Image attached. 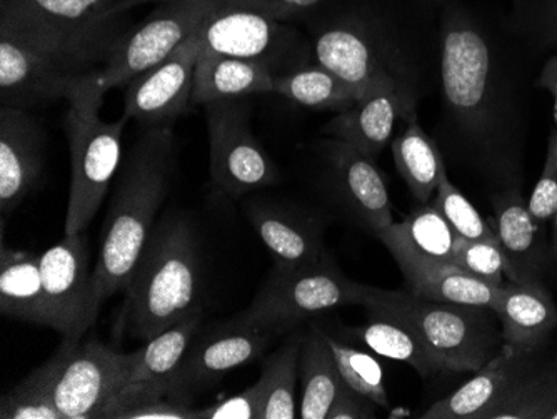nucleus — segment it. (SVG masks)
Wrapping results in <instances>:
<instances>
[{"label": "nucleus", "mask_w": 557, "mask_h": 419, "mask_svg": "<svg viewBox=\"0 0 557 419\" xmlns=\"http://www.w3.org/2000/svg\"><path fill=\"white\" fill-rule=\"evenodd\" d=\"M347 333L366 344L375 355L411 366L419 377L431 378L444 371L440 359L419 336L418 331L399 319L369 315L364 326L352 328Z\"/></svg>", "instance_id": "nucleus-30"}, {"label": "nucleus", "mask_w": 557, "mask_h": 419, "mask_svg": "<svg viewBox=\"0 0 557 419\" xmlns=\"http://www.w3.org/2000/svg\"><path fill=\"white\" fill-rule=\"evenodd\" d=\"M277 336L278 331L250 321L243 312L197 333L172 378L168 398L193 405L233 369L258 359Z\"/></svg>", "instance_id": "nucleus-10"}, {"label": "nucleus", "mask_w": 557, "mask_h": 419, "mask_svg": "<svg viewBox=\"0 0 557 419\" xmlns=\"http://www.w3.org/2000/svg\"><path fill=\"white\" fill-rule=\"evenodd\" d=\"M540 352H522L504 344L500 352L475 371L474 377L447 398L434 403L424 419H487L490 412L508 398Z\"/></svg>", "instance_id": "nucleus-17"}, {"label": "nucleus", "mask_w": 557, "mask_h": 419, "mask_svg": "<svg viewBox=\"0 0 557 419\" xmlns=\"http://www.w3.org/2000/svg\"><path fill=\"white\" fill-rule=\"evenodd\" d=\"M393 158L412 196L425 205L437 189L444 161L433 140L419 127L416 118L409 119L406 130L394 137Z\"/></svg>", "instance_id": "nucleus-33"}, {"label": "nucleus", "mask_w": 557, "mask_h": 419, "mask_svg": "<svg viewBox=\"0 0 557 419\" xmlns=\"http://www.w3.org/2000/svg\"><path fill=\"white\" fill-rule=\"evenodd\" d=\"M259 412H261V387L256 381L243 393L199 409V419H259Z\"/></svg>", "instance_id": "nucleus-41"}, {"label": "nucleus", "mask_w": 557, "mask_h": 419, "mask_svg": "<svg viewBox=\"0 0 557 419\" xmlns=\"http://www.w3.org/2000/svg\"><path fill=\"white\" fill-rule=\"evenodd\" d=\"M299 380L302 386L300 418L327 419L329 409L344 387L336 356L329 346L325 331L311 324L304 336L299 359Z\"/></svg>", "instance_id": "nucleus-28"}, {"label": "nucleus", "mask_w": 557, "mask_h": 419, "mask_svg": "<svg viewBox=\"0 0 557 419\" xmlns=\"http://www.w3.org/2000/svg\"><path fill=\"white\" fill-rule=\"evenodd\" d=\"M377 412V405L364 394L344 384L336 402L327 412V419H372Z\"/></svg>", "instance_id": "nucleus-43"}, {"label": "nucleus", "mask_w": 557, "mask_h": 419, "mask_svg": "<svg viewBox=\"0 0 557 419\" xmlns=\"http://www.w3.org/2000/svg\"><path fill=\"white\" fill-rule=\"evenodd\" d=\"M0 312L22 323L49 328L44 299L40 255L9 249L0 251Z\"/></svg>", "instance_id": "nucleus-27"}, {"label": "nucleus", "mask_w": 557, "mask_h": 419, "mask_svg": "<svg viewBox=\"0 0 557 419\" xmlns=\"http://www.w3.org/2000/svg\"><path fill=\"white\" fill-rule=\"evenodd\" d=\"M58 358L47 359L0 399L2 419H62L54 399Z\"/></svg>", "instance_id": "nucleus-35"}, {"label": "nucleus", "mask_w": 557, "mask_h": 419, "mask_svg": "<svg viewBox=\"0 0 557 419\" xmlns=\"http://www.w3.org/2000/svg\"><path fill=\"white\" fill-rule=\"evenodd\" d=\"M54 399L62 419L102 418L133 371L136 352L119 353L97 337H62Z\"/></svg>", "instance_id": "nucleus-7"}, {"label": "nucleus", "mask_w": 557, "mask_h": 419, "mask_svg": "<svg viewBox=\"0 0 557 419\" xmlns=\"http://www.w3.org/2000/svg\"><path fill=\"white\" fill-rule=\"evenodd\" d=\"M247 214L278 271L311 268L327 261L321 230L315 224L274 206H252Z\"/></svg>", "instance_id": "nucleus-25"}, {"label": "nucleus", "mask_w": 557, "mask_h": 419, "mask_svg": "<svg viewBox=\"0 0 557 419\" xmlns=\"http://www.w3.org/2000/svg\"><path fill=\"white\" fill-rule=\"evenodd\" d=\"M146 2H159V0H121L114 8V14H127L131 9ZM190 2L206 9L256 12V14L283 22L309 11L321 0H190Z\"/></svg>", "instance_id": "nucleus-39"}, {"label": "nucleus", "mask_w": 557, "mask_h": 419, "mask_svg": "<svg viewBox=\"0 0 557 419\" xmlns=\"http://www.w3.org/2000/svg\"><path fill=\"white\" fill-rule=\"evenodd\" d=\"M121 0H0V30H8L50 56L96 71L133 27L114 14Z\"/></svg>", "instance_id": "nucleus-3"}, {"label": "nucleus", "mask_w": 557, "mask_h": 419, "mask_svg": "<svg viewBox=\"0 0 557 419\" xmlns=\"http://www.w3.org/2000/svg\"><path fill=\"white\" fill-rule=\"evenodd\" d=\"M172 127L140 134L122 159L102 226L99 258L92 269L94 293L100 308L115 293H124L137 259L156 226L175 168Z\"/></svg>", "instance_id": "nucleus-1"}, {"label": "nucleus", "mask_w": 557, "mask_h": 419, "mask_svg": "<svg viewBox=\"0 0 557 419\" xmlns=\"http://www.w3.org/2000/svg\"><path fill=\"white\" fill-rule=\"evenodd\" d=\"M409 291L429 301L496 309L500 287L490 286L453 262L428 261L406 252H391Z\"/></svg>", "instance_id": "nucleus-24"}, {"label": "nucleus", "mask_w": 557, "mask_h": 419, "mask_svg": "<svg viewBox=\"0 0 557 419\" xmlns=\"http://www.w3.org/2000/svg\"><path fill=\"white\" fill-rule=\"evenodd\" d=\"M325 337L336 356L344 383L354 391L364 394L366 398L372 399L381 408H389L384 369L379 365L377 359L361 349L350 348L347 344L339 343L331 337V334L325 333Z\"/></svg>", "instance_id": "nucleus-36"}, {"label": "nucleus", "mask_w": 557, "mask_h": 419, "mask_svg": "<svg viewBox=\"0 0 557 419\" xmlns=\"http://www.w3.org/2000/svg\"><path fill=\"white\" fill-rule=\"evenodd\" d=\"M274 72L261 62L212 54L200 49L194 77L193 106L272 94Z\"/></svg>", "instance_id": "nucleus-26"}, {"label": "nucleus", "mask_w": 557, "mask_h": 419, "mask_svg": "<svg viewBox=\"0 0 557 419\" xmlns=\"http://www.w3.org/2000/svg\"><path fill=\"white\" fill-rule=\"evenodd\" d=\"M389 252H406L428 261L453 262L458 234L434 206L421 205L403 223L375 234Z\"/></svg>", "instance_id": "nucleus-29"}, {"label": "nucleus", "mask_w": 557, "mask_h": 419, "mask_svg": "<svg viewBox=\"0 0 557 419\" xmlns=\"http://www.w3.org/2000/svg\"><path fill=\"white\" fill-rule=\"evenodd\" d=\"M197 8L202 12L196 29L202 51L261 62L274 76L304 67L306 44L293 27L256 12Z\"/></svg>", "instance_id": "nucleus-9"}, {"label": "nucleus", "mask_w": 557, "mask_h": 419, "mask_svg": "<svg viewBox=\"0 0 557 419\" xmlns=\"http://www.w3.org/2000/svg\"><path fill=\"white\" fill-rule=\"evenodd\" d=\"M115 419H199V409L171 398H159L124 409Z\"/></svg>", "instance_id": "nucleus-42"}, {"label": "nucleus", "mask_w": 557, "mask_h": 419, "mask_svg": "<svg viewBox=\"0 0 557 419\" xmlns=\"http://www.w3.org/2000/svg\"><path fill=\"white\" fill-rule=\"evenodd\" d=\"M94 72V71H92ZM92 72L69 97L64 131L71 149V193L64 234L84 233L108 197L122 164V134L129 119L102 121L106 94L92 83Z\"/></svg>", "instance_id": "nucleus-4"}, {"label": "nucleus", "mask_w": 557, "mask_h": 419, "mask_svg": "<svg viewBox=\"0 0 557 419\" xmlns=\"http://www.w3.org/2000/svg\"><path fill=\"white\" fill-rule=\"evenodd\" d=\"M304 333L294 328L274 353L262 362L261 412L259 419H294L296 411V386L299 380V359Z\"/></svg>", "instance_id": "nucleus-31"}, {"label": "nucleus", "mask_w": 557, "mask_h": 419, "mask_svg": "<svg viewBox=\"0 0 557 419\" xmlns=\"http://www.w3.org/2000/svg\"><path fill=\"white\" fill-rule=\"evenodd\" d=\"M202 319V308L194 309L183 321L159 336L146 341L143 348L136 349L133 371L102 418L115 419L119 412L140 403L168 398L172 378L180 368L189 344L199 333Z\"/></svg>", "instance_id": "nucleus-16"}, {"label": "nucleus", "mask_w": 557, "mask_h": 419, "mask_svg": "<svg viewBox=\"0 0 557 419\" xmlns=\"http://www.w3.org/2000/svg\"><path fill=\"white\" fill-rule=\"evenodd\" d=\"M200 17L202 12L190 0H159L158 9L125 34L108 62L92 72V83L102 94L127 86L164 61L197 29Z\"/></svg>", "instance_id": "nucleus-12"}, {"label": "nucleus", "mask_w": 557, "mask_h": 419, "mask_svg": "<svg viewBox=\"0 0 557 419\" xmlns=\"http://www.w3.org/2000/svg\"><path fill=\"white\" fill-rule=\"evenodd\" d=\"M399 118H414L408 94L379 89L361 97L352 108L331 119L324 131L334 139L343 140L361 155L374 159L393 139Z\"/></svg>", "instance_id": "nucleus-22"}, {"label": "nucleus", "mask_w": 557, "mask_h": 419, "mask_svg": "<svg viewBox=\"0 0 557 419\" xmlns=\"http://www.w3.org/2000/svg\"><path fill=\"white\" fill-rule=\"evenodd\" d=\"M314 56L318 64L344 81L358 99L379 89L404 93L386 56L359 27L331 26L322 30L314 40Z\"/></svg>", "instance_id": "nucleus-18"}, {"label": "nucleus", "mask_w": 557, "mask_h": 419, "mask_svg": "<svg viewBox=\"0 0 557 419\" xmlns=\"http://www.w3.org/2000/svg\"><path fill=\"white\" fill-rule=\"evenodd\" d=\"M249 97L205 106L209 171L219 193L237 197L278 183V171L250 131Z\"/></svg>", "instance_id": "nucleus-8"}, {"label": "nucleus", "mask_w": 557, "mask_h": 419, "mask_svg": "<svg viewBox=\"0 0 557 419\" xmlns=\"http://www.w3.org/2000/svg\"><path fill=\"white\" fill-rule=\"evenodd\" d=\"M496 233L506 258V278L518 283H543L550 261L543 227L529 212L521 194H500L494 197Z\"/></svg>", "instance_id": "nucleus-21"}, {"label": "nucleus", "mask_w": 557, "mask_h": 419, "mask_svg": "<svg viewBox=\"0 0 557 419\" xmlns=\"http://www.w3.org/2000/svg\"><path fill=\"white\" fill-rule=\"evenodd\" d=\"M272 94L314 111H346L358 101V96L336 74L322 67H299L283 76L274 77Z\"/></svg>", "instance_id": "nucleus-32"}, {"label": "nucleus", "mask_w": 557, "mask_h": 419, "mask_svg": "<svg viewBox=\"0 0 557 419\" xmlns=\"http://www.w3.org/2000/svg\"><path fill=\"white\" fill-rule=\"evenodd\" d=\"M90 72L81 71L8 30H0V106L29 111L44 102L69 99Z\"/></svg>", "instance_id": "nucleus-15"}, {"label": "nucleus", "mask_w": 557, "mask_h": 419, "mask_svg": "<svg viewBox=\"0 0 557 419\" xmlns=\"http://www.w3.org/2000/svg\"><path fill=\"white\" fill-rule=\"evenodd\" d=\"M199 291L196 227L186 214L169 212L150 231L125 287L117 319L121 334L144 343L159 336L200 308Z\"/></svg>", "instance_id": "nucleus-2"}, {"label": "nucleus", "mask_w": 557, "mask_h": 419, "mask_svg": "<svg viewBox=\"0 0 557 419\" xmlns=\"http://www.w3.org/2000/svg\"><path fill=\"white\" fill-rule=\"evenodd\" d=\"M200 56L196 30L154 67L125 86L124 114L144 131L172 127L193 106L194 77Z\"/></svg>", "instance_id": "nucleus-14"}, {"label": "nucleus", "mask_w": 557, "mask_h": 419, "mask_svg": "<svg viewBox=\"0 0 557 419\" xmlns=\"http://www.w3.org/2000/svg\"><path fill=\"white\" fill-rule=\"evenodd\" d=\"M494 312L504 344L522 352H541L557 328V306L543 283L506 281Z\"/></svg>", "instance_id": "nucleus-23"}, {"label": "nucleus", "mask_w": 557, "mask_h": 419, "mask_svg": "<svg viewBox=\"0 0 557 419\" xmlns=\"http://www.w3.org/2000/svg\"><path fill=\"white\" fill-rule=\"evenodd\" d=\"M453 264L490 286L503 287L508 281V264L499 241H469L458 236Z\"/></svg>", "instance_id": "nucleus-38"}, {"label": "nucleus", "mask_w": 557, "mask_h": 419, "mask_svg": "<svg viewBox=\"0 0 557 419\" xmlns=\"http://www.w3.org/2000/svg\"><path fill=\"white\" fill-rule=\"evenodd\" d=\"M362 306L369 315L399 319L418 331L444 371L472 373L483 368L500 349L491 312L478 306L450 305L419 298L411 291L368 286ZM504 343V341H503Z\"/></svg>", "instance_id": "nucleus-5"}, {"label": "nucleus", "mask_w": 557, "mask_h": 419, "mask_svg": "<svg viewBox=\"0 0 557 419\" xmlns=\"http://www.w3.org/2000/svg\"><path fill=\"white\" fill-rule=\"evenodd\" d=\"M444 96L471 133L491 126V52L479 30L461 17L447 22L441 58Z\"/></svg>", "instance_id": "nucleus-13"}, {"label": "nucleus", "mask_w": 557, "mask_h": 419, "mask_svg": "<svg viewBox=\"0 0 557 419\" xmlns=\"http://www.w3.org/2000/svg\"><path fill=\"white\" fill-rule=\"evenodd\" d=\"M540 86L546 87L554 99V118H556L557 126V58H554L549 64L544 67L543 76L540 79Z\"/></svg>", "instance_id": "nucleus-44"}, {"label": "nucleus", "mask_w": 557, "mask_h": 419, "mask_svg": "<svg viewBox=\"0 0 557 419\" xmlns=\"http://www.w3.org/2000/svg\"><path fill=\"white\" fill-rule=\"evenodd\" d=\"M550 419H557V409L553 412V415H550Z\"/></svg>", "instance_id": "nucleus-46"}, {"label": "nucleus", "mask_w": 557, "mask_h": 419, "mask_svg": "<svg viewBox=\"0 0 557 419\" xmlns=\"http://www.w3.org/2000/svg\"><path fill=\"white\" fill-rule=\"evenodd\" d=\"M550 261L557 262V211L554 214L553 243L549 248Z\"/></svg>", "instance_id": "nucleus-45"}, {"label": "nucleus", "mask_w": 557, "mask_h": 419, "mask_svg": "<svg viewBox=\"0 0 557 419\" xmlns=\"http://www.w3.org/2000/svg\"><path fill=\"white\" fill-rule=\"evenodd\" d=\"M327 159L337 196L347 212L371 233L389 227L394 223L389 193L374 161L337 139L329 144Z\"/></svg>", "instance_id": "nucleus-20"}, {"label": "nucleus", "mask_w": 557, "mask_h": 419, "mask_svg": "<svg viewBox=\"0 0 557 419\" xmlns=\"http://www.w3.org/2000/svg\"><path fill=\"white\" fill-rule=\"evenodd\" d=\"M86 234H64L40 255L49 328L62 337L81 340L94 326L100 306L94 293Z\"/></svg>", "instance_id": "nucleus-11"}, {"label": "nucleus", "mask_w": 557, "mask_h": 419, "mask_svg": "<svg viewBox=\"0 0 557 419\" xmlns=\"http://www.w3.org/2000/svg\"><path fill=\"white\" fill-rule=\"evenodd\" d=\"M433 206L462 239L499 241L496 226L487 223L481 212L469 202L468 197L450 183L444 164L441 165L437 197Z\"/></svg>", "instance_id": "nucleus-37"}, {"label": "nucleus", "mask_w": 557, "mask_h": 419, "mask_svg": "<svg viewBox=\"0 0 557 419\" xmlns=\"http://www.w3.org/2000/svg\"><path fill=\"white\" fill-rule=\"evenodd\" d=\"M557 409V356L537 359L487 419H550Z\"/></svg>", "instance_id": "nucleus-34"}, {"label": "nucleus", "mask_w": 557, "mask_h": 419, "mask_svg": "<svg viewBox=\"0 0 557 419\" xmlns=\"http://www.w3.org/2000/svg\"><path fill=\"white\" fill-rule=\"evenodd\" d=\"M44 133L27 109L0 106V211L11 214L39 181Z\"/></svg>", "instance_id": "nucleus-19"}, {"label": "nucleus", "mask_w": 557, "mask_h": 419, "mask_svg": "<svg viewBox=\"0 0 557 419\" xmlns=\"http://www.w3.org/2000/svg\"><path fill=\"white\" fill-rule=\"evenodd\" d=\"M529 212L541 227L553 221L557 211V131L549 137L543 174L528 202Z\"/></svg>", "instance_id": "nucleus-40"}, {"label": "nucleus", "mask_w": 557, "mask_h": 419, "mask_svg": "<svg viewBox=\"0 0 557 419\" xmlns=\"http://www.w3.org/2000/svg\"><path fill=\"white\" fill-rule=\"evenodd\" d=\"M366 289V284L349 280L331 259L294 271L274 268L243 315L255 323L287 334L312 316L343 306H362Z\"/></svg>", "instance_id": "nucleus-6"}]
</instances>
